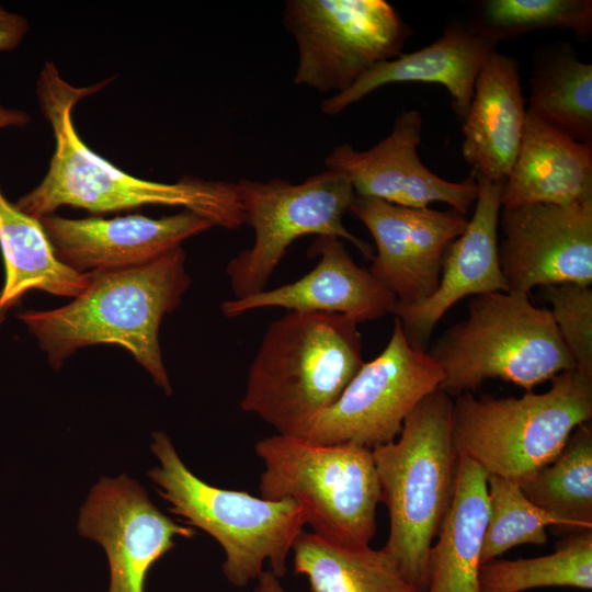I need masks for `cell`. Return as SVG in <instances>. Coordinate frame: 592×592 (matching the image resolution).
Returning <instances> with one entry per match:
<instances>
[{
    "label": "cell",
    "instance_id": "30bf717a",
    "mask_svg": "<svg viewBox=\"0 0 592 592\" xmlns=\"http://www.w3.org/2000/svg\"><path fill=\"white\" fill-rule=\"evenodd\" d=\"M283 23L298 47L294 82L333 94L403 54L413 34L385 0H288Z\"/></svg>",
    "mask_w": 592,
    "mask_h": 592
},
{
    "label": "cell",
    "instance_id": "1f68e13d",
    "mask_svg": "<svg viewBox=\"0 0 592 592\" xmlns=\"http://www.w3.org/2000/svg\"><path fill=\"white\" fill-rule=\"evenodd\" d=\"M31 122V116L23 110L11 109L0 104V129L24 127Z\"/></svg>",
    "mask_w": 592,
    "mask_h": 592
},
{
    "label": "cell",
    "instance_id": "9c48e42d",
    "mask_svg": "<svg viewBox=\"0 0 592 592\" xmlns=\"http://www.w3.org/2000/svg\"><path fill=\"white\" fill-rule=\"evenodd\" d=\"M237 185L247 225L254 230V242L226 266L234 298L266 289L289 246L303 236L344 239L372 260V244L343 225V216L350 210L355 192L342 172L326 169L297 184L284 179H241Z\"/></svg>",
    "mask_w": 592,
    "mask_h": 592
},
{
    "label": "cell",
    "instance_id": "7402d4cb",
    "mask_svg": "<svg viewBox=\"0 0 592 592\" xmlns=\"http://www.w3.org/2000/svg\"><path fill=\"white\" fill-rule=\"evenodd\" d=\"M487 479L483 468L459 456L453 501L430 551L426 592H480Z\"/></svg>",
    "mask_w": 592,
    "mask_h": 592
},
{
    "label": "cell",
    "instance_id": "2e32d148",
    "mask_svg": "<svg viewBox=\"0 0 592 592\" xmlns=\"http://www.w3.org/2000/svg\"><path fill=\"white\" fill-rule=\"evenodd\" d=\"M56 257L80 273L127 269L155 261L210 229L206 218L183 209L160 218L139 214L111 219L39 218Z\"/></svg>",
    "mask_w": 592,
    "mask_h": 592
},
{
    "label": "cell",
    "instance_id": "f546056e",
    "mask_svg": "<svg viewBox=\"0 0 592 592\" xmlns=\"http://www.w3.org/2000/svg\"><path fill=\"white\" fill-rule=\"evenodd\" d=\"M540 297L550 304L551 317L570 352L576 369L592 377V289L574 283L540 287Z\"/></svg>",
    "mask_w": 592,
    "mask_h": 592
},
{
    "label": "cell",
    "instance_id": "cb8c5ba5",
    "mask_svg": "<svg viewBox=\"0 0 592 592\" xmlns=\"http://www.w3.org/2000/svg\"><path fill=\"white\" fill-rule=\"evenodd\" d=\"M527 112L572 139L592 146V65L569 43L542 47L534 56Z\"/></svg>",
    "mask_w": 592,
    "mask_h": 592
},
{
    "label": "cell",
    "instance_id": "4dcf8cb0",
    "mask_svg": "<svg viewBox=\"0 0 592 592\" xmlns=\"http://www.w3.org/2000/svg\"><path fill=\"white\" fill-rule=\"evenodd\" d=\"M29 31L26 19L0 3V53L16 48Z\"/></svg>",
    "mask_w": 592,
    "mask_h": 592
},
{
    "label": "cell",
    "instance_id": "ba28073f",
    "mask_svg": "<svg viewBox=\"0 0 592 592\" xmlns=\"http://www.w3.org/2000/svg\"><path fill=\"white\" fill-rule=\"evenodd\" d=\"M254 451L264 464L259 482L262 498L296 502L305 524L326 540L369 545L382 502L372 449L277 433L259 440Z\"/></svg>",
    "mask_w": 592,
    "mask_h": 592
},
{
    "label": "cell",
    "instance_id": "8fae6325",
    "mask_svg": "<svg viewBox=\"0 0 592 592\" xmlns=\"http://www.w3.org/2000/svg\"><path fill=\"white\" fill-rule=\"evenodd\" d=\"M443 373L428 352L409 344L395 318L391 337L363 363L337 401L299 436L317 444L351 443L369 449L394 442L417 405L439 389Z\"/></svg>",
    "mask_w": 592,
    "mask_h": 592
},
{
    "label": "cell",
    "instance_id": "5bb4252c",
    "mask_svg": "<svg viewBox=\"0 0 592 592\" xmlns=\"http://www.w3.org/2000/svg\"><path fill=\"white\" fill-rule=\"evenodd\" d=\"M78 528L105 549L109 592H144L149 569L175 546L174 537L195 534L164 515L126 475L100 479L81 508Z\"/></svg>",
    "mask_w": 592,
    "mask_h": 592
},
{
    "label": "cell",
    "instance_id": "603a6c76",
    "mask_svg": "<svg viewBox=\"0 0 592 592\" xmlns=\"http://www.w3.org/2000/svg\"><path fill=\"white\" fill-rule=\"evenodd\" d=\"M0 249L5 272L0 291V323L29 291L75 298L90 281V273H80L56 257L39 219L10 202L1 186Z\"/></svg>",
    "mask_w": 592,
    "mask_h": 592
},
{
    "label": "cell",
    "instance_id": "e0dca14e",
    "mask_svg": "<svg viewBox=\"0 0 592 592\" xmlns=\"http://www.w3.org/2000/svg\"><path fill=\"white\" fill-rule=\"evenodd\" d=\"M478 196L474 214L463 234L445 254L435 292L415 305L396 303L392 312L400 321L411 348L428 352L434 328L460 299L491 292H508L498 257L499 218L503 183L476 179Z\"/></svg>",
    "mask_w": 592,
    "mask_h": 592
},
{
    "label": "cell",
    "instance_id": "5b68a950",
    "mask_svg": "<svg viewBox=\"0 0 592 592\" xmlns=\"http://www.w3.org/2000/svg\"><path fill=\"white\" fill-rule=\"evenodd\" d=\"M428 353L443 373L439 389L449 397L491 378L533 391L576 369L549 309L512 292L471 297L467 318L448 328Z\"/></svg>",
    "mask_w": 592,
    "mask_h": 592
},
{
    "label": "cell",
    "instance_id": "d6a6232c",
    "mask_svg": "<svg viewBox=\"0 0 592 592\" xmlns=\"http://www.w3.org/2000/svg\"><path fill=\"white\" fill-rule=\"evenodd\" d=\"M257 581L254 592H287L271 570H263Z\"/></svg>",
    "mask_w": 592,
    "mask_h": 592
},
{
    "label": "cell",
    "instance_id": "7c38bea8",
    "mask_svg": "<svg viewBox=\"0 0 592 592\" xmlns=\"http://www.w3.org/2000/svg\"><path fill=\"white\" fill-rule=\"evenodd\" d=\"M498 257L508 292L592 283V202L502 207Z\"/></svg>",
    "mask_w": 592,
    "mask_h": 592
},
{
    "label": "cell",
    "instance_id": "4fadbf2b",
    "mask_svg": "<svg viewBox=\"0 0 592 592\" xmlns=\"http://www.w3.org/2000/svg\"><path fill=\"white\" fill-rule=\"evenodd\" d=\"M350 212L375 242L368 271L403 305L420 304L435 292L447 249L468 223L454 208L405 207L356 195Z\"/></svg>",
    "mask_w": 592,
    "mask_h": 592
},
{
    "label": "cell",
    "instance_id": "ac0fdd59",
    "mask_svg": "<svg viewBox=\"0 0 592 592\" xmlns=\"http://www.w3.org/2000/svg\"><path fill=\"white\" fill-rule=\"evenodd\" d=\"M308 254L319 257L309 273L273 289L228 299L221 304L224 316L235 318L260 308L282 307L341 314L362 323L392 312L396 296L368 270L354 262L341 239L319 236Z\"/></svg>",
    "mask_w": 592,
    "mask_h": 592
},
{
    "label": "cell",
    "instance_id": "83f0119b",
    "mask_svg": "<svg viewBox=\"0 0 592 592\" xmlns=\"http://www.w3.org/2000/svg\"><path fill=\"white\" fill-rule=\"evenodd\" d=\"M467 26L493 44L553 27L570 30L578 38L588 39L592 33V1H480Z\"/></svg>",
    "mask_w": 592,
    "mask_h": 592
},
{
    "label": "cell",
    "instance_id": "52a82bcc",
    "mask_svg": "<svg viewBox=\"0 0 592 592\" xmlns=\"http://www.w3.org/2000/svg\"><path fill=\"white\" fill-rule=\"evenodd\" d=\"M151 452L160 466L148 471L169 511L201 528L219 543L226 579L244 588L257 580L269 562L280 579L297 536L306 525L299 505L292 500H269L246 491L214 487L195 476L179 457L162 431L152 433Z\"/></svg>",
    "mask_w": 592,
    "mask_h": 592
},
{
    "label": "cell",
    "instance_id": "f1b7e54d",
    "mask_svg": "<svg viewBox=\"0 0 592 592\" xmlns=\"http://www.w3.org/2000/svg\"><path fill=\"white\" fill-rule=\"evenodd\" d=\"M488 517L481 547V565L497 559L506 550L525 544L545 545L558 528V521L532 503L519 482L488 475Z\"/></svg>",
    "mask_w": 592,
    "mask_h": 592
},
{
    "label": "cell",
    "instance_id": "4316f807",
    "mask_svg": "<svg viewBox=\"0 0 592 592\" xmlns=\"http://www.w3.org/2000/svg\"><path fill=\"white\" fill-rule=\"evenodd\" d=\"M548 587L592 589V530L565 537L549 555L494 559L479 569L480 592H522Z\"/></svg>",
    "mask_w": 592,
    "mask_h": 592
},
{
    "label": "cell",
    "instance_id": "44dd1931",
    "mask_svg": "<svg viewBox=\"0 0 592 592\" xmlns=\"http://www.w3.org/2000/svg\"><path fill=\"white\" fill-rule=\"evenodd\" d=\"M500 200L502 207L592 202V146L527 112L521 145Z\"/></svg>",
    "mask_w": 592,
    "mask_h": 592
},
{
    "label": "cell",
    "instance_id": "9a60e30c",
    "mask_svg": "<svg viewBox=\"0 0 592 592\" xmlns=\"http://www.w3.org/2000/svg\"><path fill=\"white\" fill-rule=\"evenodd\" d=\"M422 127L420 111L403 110L388 136L372 148L334 147L325 159L326 169L345 174L360 197L413 208L441 202L467 215L478 196L476 179L453 182L428 169L418 155Z\"/></svg>",
    "mask_w": 592,
    "mask_h": 592
},
{
    "label": "cell",
    "instance_id": "277c9868",
    "mask_svg": "<svg viewBox=\"0 0 592 592\" xmlns=\"http://www.w3.org/2000/svg\"><path fill=\"white\" fill-rule=\"evenodd\" d=\"M452 413V397L436 389L408 414L394 442L372 449L390 521L383 549L419 592L428 591L430 551L455 493Z\"/></svg>",
    "mask_w": 592,
    "mask_h": 592
},
{
    "label": "cell",
    "instance_id": "8992f818",
    "mask_svg": "<svg viewBox=\"0 0 592 592\" xmlns=\"http://www.w3.org/2000/svg\"><path fill=\"white\" fill-rule=\"evenodd\" d=\"M592 417V377L577 369L551 379L542 394L453 400L452 432L458 456L488 475L521 482L551 463L572 431Z\"/></svg>",
    "mask_w": 592,
    "mask_h": 592
},
{
    "label": "cell",
    "instance_id": "6da1fadb",
    "mask_svg": "<svg viewBox=\"0 0 592 592\" xmlns=\"http://www.w3.org/2000/svg\"><path fill=\"white\" fill-rule=\"evenodd\" d=\"M110 81L75 87L52 61L44 64L36 94L52 127L55 147L45 177L18 200L16 206L37 219L55 214L62 206L92 213L147 205L178 206L225 229L237 230L247 225L237 182L190 175L171 183L144 180L121 170L87 146L73 124V109Z\"/></svg>",
    "mask_w": 592,
    "mask_h": 592
},
{
    "label": "cell",
    "instance_id": "ffe728a7",
    "mask_svg": "<svg viewBox=\"0 0 592 592\" xmlns=\"http://www.w3.org/2000/svg\"><path fill=\"white\" fill-rule=\"evenodd\" d=\"M526 113L517 59L493 50L478 72L463 119L462 155L471 177L505 182L521 145Z\"/></svg>",
    "mask_w": 592,
    "mask_h": 592
},
{
    "label": "cell",
    "instance_id": "3957f363",
    "mask_svg": "<svg viewBox=\"0 0 592 592\" xmlns=\"http://www.w3.org/2000/svg\"><path fill=\"white\" fill-rule=\"evenodd\" d=\"M357 326L323 311L289 310L272 321L249 367L241 409L299 437L363 365Z\"/></svg>",
    "mask_w": 592,
    "mask_h": 592
},
{
    "label": "cell",
    "instance_id": "d6986e66",
    "mask_svg": "<svg viewBox=\"0 0 592 592\" xmlns=\"http://www.w3.org/2000/svg\"><path fill=\"white\" fill-rule=\"evenodd\" d=\"M496 44L453 22L432 44L380 62L361 76L348 90L321 103V112L337 115L376 89L391 83H436L451 94L458 119L467 114L478 72Z\"/></svg>",
    "mask_w": 592,
    "mask_h": 592
},
{
    "label": "cell",
    "instance_id": "d4e9b609",
    "mask_svg": "<svg viewBox=\"0 0 592 592\" xmlns=\"http://www.w3.org/2000/svg\"><path fill=\"white\" fill-rule=\"evenodd\" d=\"M294 570L311 592H419L383 548L348 546L301 532L292 547Z\"/></svg>",
    "mask_w": 592,
    "mask_h": 592
},
{
    "label": "cell",
    "instance_id": "484cf974",
    "mask_svg": "<svg viewBox=\"0 0 592 592\" xmlns=\"http://www.w3.org/2000/svg\"><path fill=\"white\" fill-rule=\"evenodd\" d=\"M525 497L558 523L555 535L592 530V429L583 423L558 456L521 481Z\"/></svg>",
    "mask_w": 592,
    "mask_h": 592
},
{
    "label": "cell",
    "instance_id": "7a4b0ae2",
    "mask_svg": "<svg viewBox=\"0 0 592 592\" xmlns=\"http://www.w3.org/2000/svg\"><path fill=\"white\" fill-rule=\"evenodd\" d=\"M191 284L182 247L149 263L119 270L90 272L87 287L69 304L19 316L47 354L52 367L81 348L117 344L172 395L162 360L159 329Z\"/></svg>",
    "mask_w": 592,
    "mask_h": 592
}]
</instances>
